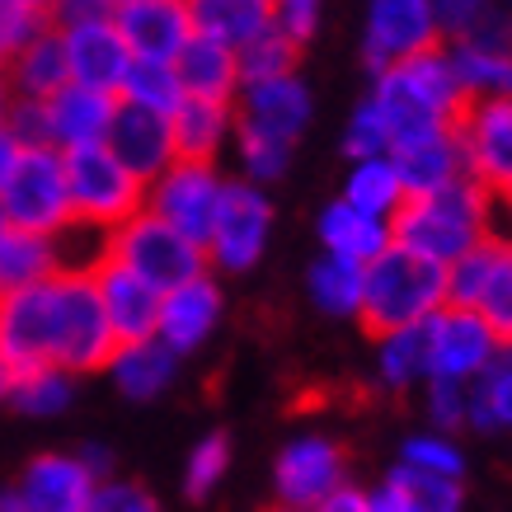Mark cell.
Returning a JSON list of instances; mask_svg holds the SVG:
<instances>
[{
  "label": "cell",
  "mask_w": 512,
  "mask_h": 512,
  "mask_svg": "<svg viewBox=\"0 0 512 512\" xmlns=\"http://www.w3.org/2000/svg\"><path fill=\"white\" fill-rule=\"evenodd\" d=\"M372 99L386 113L390 151H400L409 141H423L456 123V113L466 109L470 94L461 85V76H456V66H451L447 47L433 43L414 52V57L381 66Z\"/></svg>",
  "instance_id": "6da1fadb"
},
{
  "label": "cell",
  "mask_w": 512,
  "mask_h": 512,
  "mask_svg": "<svg viewBox=\"0 0 512 512\" xmlns=\"http://www.w3.org/2000/svg\"><path fill=\"white\" fill-rule=\"evenodd\" d=\"M489 202L494 193L466 174L447 188H428V193H404V202L390 212V240L419 249L437 264L461 259L475 240L489 235Z\"/></svg>",
  "instance_id": "7a4b0ae2"
},
{
  "label": "cell",
  "mask_w": 512,
  "mask_h": 512,
  "mask_svg": "<svg viewBox=\"0 0 512 512\" xmlns=\"http://www.w3.org/2000/svg\"><path fill=\"white\" fill-rule=\"evenodd\" d=\"M447 301V264H437L419 249L390 240L376 259L362 268V306L357 320L362 329L381 339L400 325H419Z\"/></svg>",
  "instance_id": "3957f363"
},
{
  "label": "cell",
  "mask_w": 512,
  "mask_h": 512,
  "mask_svg": "<svg viewBox=\"0 0 512 512\" xmlns=\"http://www.w3.org/2000/svg\"><path fill=\"white\" fill-rule=\"evenodd\" d=\"M52 301H57V367L71 376L104 372L118 353V329L104 311L90 268H57Z\"/></svg>",
  "instance_id": "277c9868"
},
{
  "label": "cell",
  "mask_w": 512,
  "mask_h": 512,
  "mask_svg": "<svg viewBox=\"0 0 512 512\" xmlns=\"http://www.w3.org/2000/svg\"><path fill=\"white\" fill-rule=\"evenodd\" d=\"M66 160V193H71V217L90 226H123L132 212L146 207V179L132 174L123 160L109 151V141H80L62 146Z\"/></svg>",
  "instance_id": "5b68a950"
},
{
  "label": "cell",
  "mask_w": 512,
  "mask_h": 512,
  "mask_svg": "<svg viewBox=\"0 0 512 512\" xmlns=\"http://www.w3.org/2000/svg\"><path fill=\"white\" fill-rule=\"evenodd\" d=\"M109 254L123 259L127 268H137L146 282H156L160 292H170L179 282L207 273V249H202L198 240H188L179 226H170V221L160 217V212H151V207H141L123 226H113Z\"/></svg>",
  "instance_id": "8992f818"
},
{
  "label": "cell",
  "mask_w": 512,
  "mask_h": 512,
  "mask_svg": "<svg viewBox=\"0 0 512 512\" xmlns=\"http://www.w3.org/2000/svg\"><path fill=\"white\" fill-rule=\"evenodd\" d=\"M0 212L19 231L57 235L71 221V193H66V160L47 146H19L15 170L0 188Z\"/></svg>",
  "instance_id": "52a82bcc"
},
{
  "label": "cell",
  "mask_w": 512,
  "mask_h": 512,
  "mask_svg": "<svg viewBox=\"0 0 512 512\" xmlns=\"http://www.w3.org/2000/svg\"><path fill=\"white\" fill-rule=\"evenodd\" d=\"M447 301L480 311L498 329V339L512 343V240L484 235L447 264Z\"/></svg>",
  "instance_id": "ba28073f"
},
{
  "label": "cell",
  "mask_w": 512,
  "mask_h": 512,
  "mask_svg": "<svg viewBox=\"0 0 512 512\" xmlns=\"http://www.w3.org/2000/svg\"><path fill=\"white\" fill-rule=\"evenodd\" d=\"M268 231H273V202L264 198V188L254 179L221 184L217 217L207 235V264H217L221 273H249L264 259Z\"/></svg>",
  "instance_id": "9c48e42d"
},
{
  "label": "cell",
  "mask_w": 512,
  "mask_h": 512,
  "mask_svg": "<svg viewBox=\"0 0 512 512\" xmlns=\"http://www.w3.org/2000/svg\"><path fill=\"white\" fill-rule=\"evenodd\" d=\"M221 179L212 160H188L174 156L165 170L146 184V207L160 212V217L179 226L188 240H198L207 249V235H212V217H217V202H221Z\"/></svg>",
  "instance_id": "30bf717a"
},
{
  "label": "cell",
  "mask_w": 512,
  "mask_h": 512,
  "mask_svg": "<svg viewBox=\"0 0 512 512\" xmlns=\"http://www.w3.org/2000/svg\"><path fill=\"white\" fill-rule=\"evenodd\" d=\"M0 357L15 367V376L57 367V301L52 278L0 296Z\"/></svg>",
  "instance_id": "8fae6325"
},
{
  "label": "cell",
  "mask_w": 512,
  "mask_h": 512,
  "mask_svg": "<svg viewBox=\"0 0 512 512\" xmlns=\"http://www.w3.org/2000/svg\"><path fill=\"white\" fill-rule=\"evenodd\" d=\"M428 376H451V381H470L480 376L494 353L503 348L498 329L484 320L480 311L470 306H456V301H442L428 320Z\"/></svg>",
  "instance_id": "7c38bea8"
},
{
  "label": "cell",
  "mask_w": 512,
  "mask_h": 512,
  "mask_svg": "<svg viewBox=\"0 0 512 512\" xmlns=\"http://www.w3.org/2000/svg\"><path fill=\"white\" fill-rule=\"evenodd\" d=\"M456 137L466 146V165L489 193L512 188V94H480L456 113Z\"/></svg>",
  "instance_id": "4fadbf2b"
},
{
  "label": "cell",
  "mask_w": 512,
  "mask_h": 512,
  "mask_svg": "<svg viewBox=\"0 0 512 512\" xmlns=\"http://www.w3.org/2000/svg\"><path fill=\"white\" fill-rule=\"evenodd\" d=\"M343 480H348L343 447L315 433L287 442L278 451V466H273V489H278V503H287V508H320Z\"/></svg>",
  "instance_id": "5bb4252c"
},
{
  "label": "cell",
  "mask_w": 512,
  "mask_h": 512,
  "mask_svg": "<svg viewBox=\"0 0 512 512\" xmlns=\"http://www.w3.org/2000/svg\"><path fill=\"white\" fill-rule=\"evenodd\" d=\"M442 43L433 0H372L367 5V33H362V62L372 66V76L381 66L414 57L423 47Z\"/></svg>",
  "instance_id": "9a60e30c"
},
{
  "label": "cell",
  "mask_w": 512,
  "mask_h": 512,
  "mask_svg": "<svg viewBox=\"0 0 512 512\" xmlns=\"http://www.w3.org/2000/svg\"><path fill=\"white\" fill-rule=\"evenodd\" d=\"M90 278L104 296V311H109L113 329H118V343H132V339H151L160 325V287L146 282L137 268H127L123 259H113L109 249L99 254L90 264Z\"/></svg>",
  "instance_id": "2e32d148"
},
{
  "label": "cell",
  "mask_w": 512,
  "mask_h": 512,
  "mask_svg": "<svg viewBox=\"0 0 512 512\" xmlns=\"http://www.w3.org/2000/svg\"><path fill=\"white\" fill-rule=\"evenodd\" d=\"M104 141H109L113 156L123 160L132 174H141L146 184H151V179H156V174L174 160L170 113L146 109V104H132V99H118V113H113Z\"/></svg>",
  "instance_id": "e0dca14e"
},
{
  "label": "cell",
  "mask_w": 512,
  "mask_h": 512,
  "mask_svg": "<svg viewBox=\"0 0 512 512\" xmlns=\"http://www.w3.org/2000/svg\"><path fill=\"white\" fill-rule=\"evenodd\" d=\"M447 57L470 99H480V94H512V19L494 15L484 29L466 33V38H451Z\"/></svg>",
  "instance_id": "ac0fdd59"
},
{
  "label": "cell",
  "mask_w": 512,
  "mask_h": 512,
  "mask_svg": "<svg viewBox=\"0 0 512 512\" xmlns=\"http://www.w3.org/2000/svg\"><path fill=\"white\" fill-rule=\"evenodd\" d=\"M118 29H123L132 57H160L174 62L179 47L193 38V15L188 0H127L113 10Z\"/></svg>",
  "instance_id": "d6986e66"
},
{
  "label": "cell",
  "mask_w": 512,
  "mask_h": 512,
  "mask_svg": "<svg viewBox=\"0 0 512 512\" xmlns=\"http://www.w3.org/2000/svg\"><path fill=\"white\" fill-rule=\"evenodd\" d=\"M66 33V57H71V80H85V85H99V90H113L123 85L127 66H132V47H127L118 19H85V24H71Z\"/></svg>",
  "instance_id": "ffe728a7"
},
{
  "label": "cell",
  "mask_w": 512,
  "mask_h": 512,
  "mask_svg": "<svg viewBox=\"0 0 512 512\" xmlns=\"http://www.w3.org/2000/svg\"><path fill=\"white\" fill-rule=\"evenodd\" d=\"M221 320V287L207 273L179 282L160 296V325L156 334L170 343L174 353H193L212 339V329Z\"/></svg>",
  "instance_id": "44dd1931"
},
{
  "label": "cell",
  "mask_w": 512,
  "mask_h": 512,
  "mask_svg": "<svg viewBox=\"0 0 512 512\" xmlns=\"http://www.w3.org/2000/svg\"><path fill=\"white\" fill-rule=\"evenodd\" d=\"M94 484L99 480L80 456H38L19 480V498L33 512H85Z\"/></svg>",
  "instance_id": "7402d4cb"
},
{
  "label": "cell",
  "mask_w": 512,
  "mask_h": 512,
  "mask_svg": "<svg viewBox=\"0 0 512 512\" xmlns=\"http://www.w3.org/2000/svg\"><path fill=\"white\" fill-rule=\"evenodd\" d=\"M235 113L268 127V132H278V137L296 141L311 127V90H306V80L296 71L273 80H249V85H240V109Z\"/></svg>",
  "instance_id": "603a6c76"
},
{
  "label": "cell",
  "mask_w": 512,
  "mask_h": 512,
  "mask_svg": "<svg viewBox=\"0 0 512 512\" xmlns=\"http://www.w3.org/2000/svg\"><path fill=\"white\" fill-rule=\"evenodd\" d=\"M113 113H118V94L85 85V80H66L62 90L47 99V123L57 146H80V141H104Z\"/></svg>",
  "instance_id": "cb8c5ba5"
},
{
  "label": "cell",
  "mask_w": 512,
  "mask_h": 512,
  "mask_svg": "<svg viewBox=\"0 0 512 512\" xmlns=\"http://www.w3.org/2000/svg\"><path fill=\"white\" fill-rule=\"evenodd\" d=\"M71 80V57H66V33L47 19V29H38L29 43L19 47L5 62V85L10 94H29V99H52Z\"/></svg>",
  "instance_id": "d4e9b609"
},
{
  "label": "cell",
  "mask_w": 512,
  "mask_h": 512,
  "mask_svg": "<svg viewBox=\"0 0 512 512\" xmlns=\"http://www.w3.org/2000/svg\"><path fill=\"white\" fill-rule=\"evenodd\" d=\"M170 132H174V156L217 160V151L235 132V104L231 99L184 94V99L170 109Z\"/></svg>",
  "instance_id": "484cf974"
},
{
  "label": "cell",
  "mask_w": 512,
  "mask_h": 512,
  "mask_svg": "<svg viewBox=\"0 0 512 512\" xmlns=\"http://www.w3.org/2000/svg\"><path fill=\"white\" fill-rule=\"evenodd\" d=\"M395 165H400V179L409 193H428V188H447L456 179H466L470 165H466V146L456 137V123L433 132L423 141H409L400 151H390Z\"/></svg>",
  "instance_id": "4316f807"
},
{
  "label": "cell",
  "mask_w": 512,
  "mask_h": 512,
  "mask_svg": "<svg viewBox=\"0 0 512 512\" xmlns=\"http://www.w3.org/2000/svg\"><path fill=\"white\" fill-rule=\"evenodd\" d=\"M174 71H179L184 94L231 99V104H235V94H240V62H235V47L221 43V38H207V33H193V38L179 47Z\"/></svg>",
  "instance_id": "83f0119b"
},
{
  "label": "cell",
  "mask_w": 512,
  "mask_h": 512,
  "mask_svg": "<svg viewBox=\"0 0 512 512\" xmlns=\"http://www.w3.org/2000/svg\"><path fill=\"white\" fill-rule=\"evenodd\" d=\"M113 381L123 390L127 400H156L165 395L179 372V353H174L170 343L151 334V339H132V343H118V353L109 362Z\"/></svg>",
  "instance_id": "f1b7e54d"
},
{
  "label": "cell",
  "mask_w": 512,
  "mask_h": 512,
  "mask_svg": "<svg viewBox=\"0 0 512 512\" xmlns=\"http://www.w3.org/2000/svg\"><path fill=\"white\" fill-rule=\"evenodd\" d=\"M320 240H325L329 254H343V259L367 264V259H376V254L390 245V217L362 212L357 202L339 198L320 212Z\"/></svg>",
  "instance_id": "f546056e"
},
{
  "label": "cell",
  "mask_w": 512,
  "mask_h": 512,
  "mask_svg": "<svg viewBox=\"0 0 512 512\" xmlns=\"http://www.w3.org/2000/svg\"><path fill=\"white\" fill-rule=\"evenodd\" d=\"M466 428L512 433V343H503L494 362L466 381Z\"/></svg>",
  "instance_id": "4dcf8cb0"
},
{
  "label": "cell",
  "mask_w": 512,
  "mask_h": 512,
  "mask_svg": "<svg viewBox=\"0 0 512 512\" xmlns=\"http://www.w3.org/2000/svg\"><path fill=\"white\" fill-rule=\"evenodd\" d=\"M57 268L62 264H57L52 235L5 226V235H0V296L19 292V287H33V282H47Z\"/></svg>",
  "instance_id": "1f68e13d"
},
{
  "label": "cell",
  "mask_w": 512,
  "mask_h": 512,
  "mask_svg": "<svg viewBox=\"0 0 512 512\" xmlns=\"http://www.w3.org/2000/svg\"><path fill=\"white\" fill-rule=\"evenodd\" d=\"M188 15H193V33L245 47L254 33L273 24V0H188Z\"/></svg>",
  "instance_id": "d6a6232c"
},
{
  "label": "cell",
  "mask_w": 512,
  "mask_h": 512,
  "mask_svg": "<svg viewBox=\"0 0 512 512\" xmlns=\"http://www.w3.org/2000/svg\"><path fill=\"white\" fill-rule=\"evenodd\" d=\"M362 268L367 264L343 259V254H329L325 249V259H315L311 273H306V292H311L315 311L334 315V320L357 315V306H362Z\"/></svg>",
  "instance_id": "836d02e7"
},
{
  "label": "cell",
  "mask_w": 512,
  "mask_h": 512,
  "mask_svg": "<svg viewBox=\"0 0 512 512\" xmlns=\"http://www.w3.org/2000/svg\"><path fill=\"white\" fill-rule=\"evenodd\" d=\"M386 484L400 498V512H456L466 498L456 475H437V470L409 466V461H395Z\"/></svg>",
  "instance_id": "e575fe53"
},
{
  "label": "cell",
  "mask_w": 512,
  "mask_h": 512,
  "mask_svg": "<svg viewBox=\"0 0 512 512\" xmlns=\"http://www.w3.org/2000/svg\"><path fill=\"white\" fill-rule=\"evenodd\" d=\"M404 179H400V165L395 156H362L353 160V170H348V184H343V198L357 202L362 212H376V217H390L395 207L404 202Z\"/></svg>",
  "instance_id": "d590c367"
},
{
  "label": "cell",
  "mask_w": 512,
  "mask_h": 512,
  "mask_svg": "<svg viewBox=\"0 0 512 512\" xmlns=\"http://www.w3.org/2000/svg\"><path fill=\"white\" fill-rule=\"evenodd\" d=\"M376 343H381L376 348V372H381V381L390 390H409L419 381H428V329H423V320L419 325L390 329Z\"/></svg>",
  "instance_id": "8d00e7d4"
},
{
  "label": "cell",
  "mask_w": 512,
  "mask_h": 512,
  "mask_svg": "<svg viewBox=\"0 0 512 512\" xmlns=\"http://www.w3.org/2000/svg\"><path fill=\"white\" fill-rule=\"evenodd\" d=\"M235 151H240V165H245V179H254V184H273V179H282L287 174V165H292V141L278 137V132H268V127L249 123V118H240L235 113Z\"/></svg>",
  "instance_id": "74e56055"
},
{
  "label": "cell",
  "mask_w": 512,
  "mask_h": 512,
  "mask_svg": "<svg viewBox=\"0 0 512 512\" xmlns=\"http://www.w3.org/2000/svg\"><path fill=\"white\" fill-rule=\"evenodd\" d=\"M301 47L296 38H287L282 29L268 24L264 33H254L245 47H235V62H240V85L249 80H273V76H292L301 66Z\"/></svg>",
  "instance_id": "f35d334b"
},
{
  "label": "cell",
  "mask_w": 512,
  "mask_h": 512,
  "mask_svg": "<svg viewBox=\"0 0 512 512\" xmlns=\"http://www.w3.org/2000/svg\"><path fill=\"white\" fill-rule=\"evenodd\" d=\"M118 99H132V104L170 113L174 104L184 99V85H179L174 62H160V57H132L123 85H118Z\"/></svg>",
  "instance_id": "ab89813d"
},
{
  "label": "cell",
  "mask_w": 512,
  "mask_h": 512,
  "mask_svg": "<svg viewBox=\"0 0 512 512\" xmlns=\"http://www.w3.org/2000/svg\"><path fill=\"white\" fill-rule=\"evenodd\" d=\"M10 404L24 409V414H62L66 404H71V372H62V367H38V372L15 376Z\"/></svg>",
  "instance_id": "60d3db41"
},
{
  "label": "cell",
  "mask_w": 512,
  "mask_h": 512,
  "mask_svg": "<svg viewBox=\"0 0 512 512\" xmlns=\"http://www.w3.org/2000/svg\"><path fill=\"white\" fill-rule=\"evenodd\" d=\"M226 466H231V437L226 433H207L198 447L188 451V470H184V494L193 503L217 494V484L226 480Z\"/></svg>",
  "instance_id": "b9f144b4"
},
{
  "label": "cell",
  "mask_w": 512,
  "mask_h": 512,
  "mask_svg": "<svg viewBox=\"0 0 512 512\" xmlns=\"http://www.w3.org/2000/svg\"><path fill=\"white\" fill-rule=\"evenodd\" d=\"M390 151V127H386V113L376 99H362L343 127V156L348 160H362V156H386Z\"/></svg>",
  "instance_id": "7bdbcfd3"
},
{
  "label": "cell",
  "mask_w": 512,
  "mask_h": 512,
  "mask_svg": "<svg viewBox=\"0 0 512 512\" xmlns=\"http://www.w3.org/2000/svg\"><path fill=\"white\" fill-rule=\"evenodd\" d=\"M400 461H409V466H423V470H437V475H466V456H461V447L451 442L447 433H419L409 437L400 447Z\"/></svg>",
  "instance_id": "ee69618b"
},
{
  "label": "cell",
  "mask_w": 512,
  "mask_h": 512,
  "mask_svg": "<svg viewBox=\"0 0 512 512\" xmlns=\"http://www.w3.org/2000/svg\"><path fill=\"white\" fill-rule=\"evenodd\" d=\"M38 29H47V10L24 5V0H0V71Z\"/></svg>",
  "instance_id": "f6af8a7d"
},
{
  "label": "cell",
  "mask_w": 512,
  "mask_h": 512,
  "mask_svg": "<svg viewBox=\"0 0 512 512\" xmlns=\"http://www.w3.org/2000/svg\"><path fill=\"white\" fill-rule=\"evenodd\" d=\"M428 419L437 433H456L466 428V381H451V376H428Z\"/></svg>",
  "instance_id": "bcb514c9"
},
{
  "label": "cell",
  "mask_w": 512,
  "mask_h": 512,
  "mask_svg": "<svg viewBox=\"0 0 512 512\" xmlns=\"http://www.w3.org/2000/svg\"><path fill=\"white\" fill-rule=\"evenodd\" d=\"M433 15L442 38H466V33L484 29L498 15V0H433Z\"/></svg>",
  "instance_id": "7dc6e473"
},
{
  "label": "cell",
  "mask_w": 512,
  "mask_h": 512,
  "mask_svg": "<svg viewBox=\"0 0 512 512\" xmlns=\"http://www.w3.org/2000/svg\"><path fill=\"white\" fill-rule=\"evenodd\" d=\"M320 10L325 0H273V29H282L296 43H311V33L320 29Z\"/></svg>",
  "instance_id": "c3c4849f"
},
{
  "label": "cell",
  "mask_w": 512,
  "mask_h": 512,
  "mask_svg": "<svg viewBox=\"0 0 512 512\" xmlns=\"http://www.w3.org/2000/svg\"><path fill=\"white\" fill-rule=\"evenodd\" d=\"M90 508H94V512H151V508H156V498L146 494L141 484L109 480V484H94Z\"/></svg>",
  "instance_id": "681fc988"
},
{
  "label": "cell",
  "mask_w": 512,
  "mask_h": 512,
  "mask_svg": "<svg viewBox=\"0 0 512 512\" xmlns=\"http://www.w3.org/2000/svg\"><path fill=\"white\" fill-rule=\"evenodd\" d=\"M113 15V0H52L47 5V19L57 29H71V24H85V19H104Z\"/></svg>",
  "instance_id": "f907efd6"
},
{
  "label": "cell",
  "mask_w": 512,
  "mask_h": 512,
  "mask_svg": "<svg viewBox=\"0 0 512 512\" xmlns=\"http://www.w3.org/2000/svg\"><path fill=\"white\" fill-rule=\"evenodd\" d=\"M320 508H325V512H367V494H362V489H353V484L343 480L339 489H334V494H329L325 503H320Z\"/></svg>",
  "instance_id": "816d5d0a"
},
{
  "label": "cell",
  "mask_w": 512,
  "mask_h": 512,
  "mask_svg": "<svg viewBox=\"0 0 512 512\" xmlns=\"http://www.w3.org/2000/svg\"><path fill=\"white\" fill-rule=\"evenodd\" d=\"M15 156H19V141L0 127V188H5V179H10V170H15Z\"/></svg>",
  "instance_id": "f5cc1de1"
},
{
  "label": "cell",
  "mask_w": 512,
  "mask_h": 512,
  "mask_svg": "<svg viewBox=\"0 0 512 512\" xmlns=\"http://www.w3.org/2000/svg\"><path fill=\"white\" fill-rule=\"evenodd\" d=\"M80 461L94 470V480H99V475H109V466H113V456L104 447H80Z\"/></svg>",
  "instance_id": "db71d44e"
},
{
  "label": "cell",
  "mask_w": 512,
  "mask_h": 512,
  "mask_svg": "<svg viewBox=\"0 0 512 512\" xmlns=\"http://www.w3.org/2000/svg\"><path fill=\"white\" fill-rule=\"evenodd\" d=\"M10 390H15V367L0 357V400H10Z\"/></svg>",
  "instance_id": "11a10c76"
},
{
  "label": "cell",
  "mask_w": 512,
  "mask_h": 512,
  "mask_svg": "<svg viewBox=\"0 0 512 512\" xmlns=\"http://www.w3.org/2000/svg\"><path fill=\"white\" fill-rule=\"evenodd\" d=\"M5 104H10V85H5V71H0V123H5Z\"/></svg>",
  "instance_id": "9f6ffc18"
},
{
  "label": "cell",
  "mask_w": 512,
  "mask_h": 512,
  "mask_svg": "<svg viewBox=\"0 0 512 512\" xmlns=\"http://www.w3.org/2000/svg\"><path fill=\"white\" fill-rule=\"evenodd\" d=\"M498 198H503V207H508V217H512V188L508 193H498Z\"/></svg>",
  "instance_id": "6f0895ef"
},
{
  "label": "cell",
  "mask_w": 512,
  "mask_h": 512,
  "mask_svg": "<svg viewBox=\"0 0 512 512\" xmlns=\"http://www.w3.org/2000/svg\"><path fill=\"white\" fill-rule=\"evenodd\" d=\"M24 5H38V10H47V5H52V0H24Z\"/></svg>",
  "instance_id": "680465c9"
},
{
  "label": "cell",
  "mask_w": 512,
  "mask_h": 512,
  "mask_svg": "<svg viewBox=\"0 0 512 512\" xmlns=\"http://www.w3.org/2000/svg\"><path fill=\"white\" fill-rule=\"evenodd\" d=\"M5 226H10V221H5V212H0V235H5Z\"/></svg>",
  "instance_id": "91938a15"
},
{
  "label": "cell",
  "mask_w": 512,
  "mask_h": 512,
  "mask_svg": "<svg viewBox=\"0 0 512 512\" xmlns=\"http://www.w3.org/2000/svg\"><path fill=\"white\" fill-rule=\"evenodd\" d=\"M118 5H127V0H113V10H118Z\"/></svg>",
  "instance_id": "94428289"
},
{
  "label": "cell",
  "mask_w": 512,
  "mask_h": 512,
  "mask_svg": "<svg viewBox=\"0 0 512 512\" xmlns=\"http://www.w3.org/2000/svg\"><path fill=\"white\" fill-rule=\"evenodd\" d=\"M508 5H512V0H508Z\"/></svg>",
  "instance_id": "6125c7cd"
}]
</instances>
